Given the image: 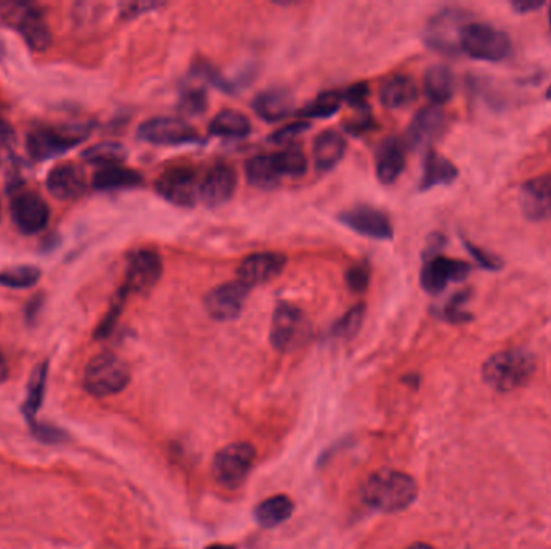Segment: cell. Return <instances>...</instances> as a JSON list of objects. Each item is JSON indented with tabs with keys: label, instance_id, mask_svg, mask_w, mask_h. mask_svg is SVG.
<instances>
[{
	"label": "cell",
	"instance_id": "cell-3",
	"mask_svg": "<svg viewBox=\"0 0 551 549\" xmlns=\"http://www.w3.org/2000/svg\"><path fill=\"white\" fill-rule=\"evenodd\" d=\"M128 364L113 353L94 356L84 371V387L97 398L112 397L128 387Z\"/></svg>",
	"mask_w": 551,
	"mask_h": 549
},
{
	"label": "cell",
	"instance_id": "cell-17",
	"mask_svg": "<svg viewBox=\"0 0 551 549\" xmlns=\"http://www.w3.org/2000/svg\"><path fill=\"white\" fill-rule=\"evenodd\" d=\"M303 331V313L292 303L276 305L271 321L270 342L274 350L287 353L292 350Z\"/></svg>",
	"mask_w": 551,
	"mask_h": 549
},
{
	"label": "cell",
	"instance_id": "cell-28",
	"mask_svg": "<svg viewBox=\"0 0 551 549\" xmlns=\"http://www.w3.org/2000/svg\"><path fill=\"white\" fill-rule=\"evenodd\" d=\"M245 176L252 186L258 189H273L281 182L282 176L273 155H257L245 163Z\"/></svg>",
	"mask_w": 551,
	"mask_h": 549
},
{
	"label": "cell",
	"instance_id": "cell-14",
	"mask_svg": "<svg viewBox=\"0 0 551 549\" xmlns=\"http://www.w3.org/2000/svg\"><path fill=\"white\" fill-rule=\"evenodd\" d=\"M339 221L348 229H352L360 236L369 237V239L389 240L394 236V228H392L389 216L384 211L376 210L373 207L361 205V207L342 211Z\"/></svg>",
	"mask_w": 551,
	"mask_h": 549
},
{
	"label": "cell",
	"instance_id": "cell-16",
	"mask_svg": "<svg viewBox=\"0 0 551 549\" xmlns=\"http://www.w3.org/2000/svg\"><path fill=\"white\" fill-rule=\"evenodd\" d=\"M287 256L278 252H258L245 256L237 268V281L247 285L249 289L255 285L266 284L284 271Z\"/></svg>",
	"mask_w": 551,
	"mask_h": 549
},
{
	"label": "cell",
	"instance_id": "cell-11",
	"mask_svg": "<svg viewBox=\"0 0 551 549\" xmlns=\"http://www.w3.org/2000/svg\"><path fill=\"white\" fill-rule=\"evenodd\" d=\"M155 189L166 202L176 207L191 208L199 199V181L191 168H171L157 179Z\"/></svg>",
	"mask_w": 551,
	"mask_h": 549
},
{
	"label": "cell",
	"instance_id": "cell-43",
	"mask_svg": "<svg viewBox=\"0 0 551 549\" xmlns=\"http://www.w3.org/2000/svg\"><path fill=\"white\" fill-rule=\"evenodd\" d=\"M368 94V84L360 83L348 87L347 91L342 94V99L347 100L348 104L352 105V107H366Z\"/></svg>",
	"mask_w": 551,
	"mask_h": 549
},
{
	"label": "cell",
	"instance_id": "cell-39",
	"mask_svg": "<svg viewBox=\"0 0 551 549\" xmlns=\"http://www.w3.org/2000/svg\"><path fill=\"white\" fill-rule=\"evenodd\" d=\"M126 297H128V290L125 287H121L118 290V294L113 298L112 306L108 310L107 316H105L104 321L100 322L99 329H97L96 337L97 339H102V337H107L110 332H112L113 327H115L116 321L120 318L121 310H123V305H125Z\"/></svg>",
	"mask_w": 551,
	"mask_h": 549
},
{
	"label": "cell",
	"instance_id": "cell-25",
	"mask_svg": "<svg viewBox=\"0 0 551 549\" xmlns=\"http://www.w3.org/2000/svg\"><path fill=\"white\" fill-rule=\"evenodd\" d=\"M381 104L390 110H398L413 104L418 99V86L410 76L397 75L386 79L379 91Z\"/></svg>",
	"mask_w": 551,
	"mask_h": 549
},
{
	"label": "cell",
	"instance_id": "cell-26",
	"mask_svg": "<svg viewBox=\"0 0 551 549\" xmlns=\"http://www.w3.org/2000/svg\"><path fill=\"white\" fill-rule=\"evenodd\" d=\"M142 182H144V178L141 173L120 165L104 166L92 178L94 189L102 190V192L136 189V187L142 186Z\"/></svg>",
	"mask_w": 551,
	"mask_h": 549
},
{
	"label": "cell",
	"instance_id": "cell-15",
	"mask_svg": "<svg viewBox=\"0 0 551 549\" xmlns=\"http://www.w3.org/2000/svg\"><path fill=\"white\" fill-rule=\"evenodd\" d=\"M469 265L464 261L450 260L445 256H432L424 263L421 285L427 294L439 295L450 282L464 281L469 274Z\"/></svg>",
	"mask_w": 551,
	"mask_h": 549
},
{
	"label": "cell",
	"instance_id": "cell-27",
	"mask_svg": "<svg viewBox=\"0 0 551 549\" xmlns=\"http://www.w3.org/2000/svg\"><path fill=\"white\" fill-rule=\"evenodd\" d=\"M424 91L434 105L447 104L455 94V78L450 68L434 65L424 75Z\"/></svg>",
	"mask_w": 551,
	"mask_h": 549
},
{
	"label": "cell",
	"instance_id": "cell-22",
	"mask_svg": "<svg viewBox=\"0 0 551 549\" xmlns=\"http://www.w3.org/2000/svg\"><path fill=\"white\" fill-rule=\"evenodd\" d=\"M405 147L397 137H387L376 150V176L382 184H392L405 170Z\"/></svg>",
	"mask_w": 551,
	"mask_h": 549
},
{
	"label": "cell",
	"instance_id": "cell-36",
	"mask_svg": "<svg viewBox=\"0 0 551 549\" xmlns=\"http://www.w3.org/2000/svg\"><path fill=\"white\" fill-rule=\"evenodd\" d=\"M342 94L336 91L323 92L315 100H311L307 107L297 112L302 118H329L339 112Z\"/></svg>",
	"mask_w": 551,
	"mask_h": 549
},
{
	"label": "cell",
	"instance_id": "cell-4",
	"mask_svg": "<svg viewBox=\"0 0 551 549\" xmlns=\"http://www.w3.org/2000/svg\"><path fill=\"white\" fill-rule=\"evenodd\" d=\"M460 50L474 60L502 62L510 57L511 39L500 29L484 23H468L461 33Z\"/></svg>",
	"mask_w": 551,
	"mask_h": 549
},
{
	"label": "cell",
	"instance_id": "cell-34",
	"mask_svg": "<svg viewBox=\"0 0 551 549\" xmlns=\"http://www.w3.org/2000/svg\"><path fill=\"white\" fill-rule=\"evenodd\" d=\"M47 382V363L39 364L34 369L33 376L29 380L28 397L23 403V413L26 414L29 421H33L34 416L39 411L42 400H44V392H46Z\"/></svg>",
	"mask_w": 551,
	"mask_h": 549
},
{
	"label": "cell",
	"instance_id": "cell-51",
	"mask_svg": "<svg viewBox=\"0 0 551 549\" xmlns=\"http://www.w3.org/2000/svg\"><path fill=\"white\" fill-rule=\"evenodd\" d=\"M205 549H236L234 546H228V545H212L207 546Z\"/></svg>",
	"mask_w": 551,
	"mask_h": 549
},
{
	"label": "cell",
	"instance_id": "cell-44",
	"mask_svg": "<svg viewBox=\"0 0 551 549\" xmlns=\"http://www.w3.org/2000/svg\"><path fill=\"white\" fill-rule=\"evenodd\" d=\"M34 434H36V437L44 440V442H60V440H63V437H65L62 430H57L49 426L34 427Z\"/></svg>",
	"mask_w": 551,
	"mask_h": 549
},
{
	"label": "cell",
	"instance_id": "cell-18",
	"mask_svg": "<svg viewBox=\"0 0 551 549\" xmlns=\"http://www.w3.org/2000/svg\"><path fill=\"white\" fill-rule=\"evenodd\" d=\"M237 174L232 166L216 163L199 182V199L207 207H221L236 192Z\"/></svg>",
	"mask_w": 551,
	"mask_h": 549
},
{
	"label": "cell",
	"instance_id": "cell-6",
	"mask_svg": "<svg viewBox=\"0 0 551 549\" xmlns=\"http://www.w3.org/2000/svg\"><path fill=\"white\" fill-rule=\"evenodd\" d=\"M255 458H257V451L250 443H231L224 446L213 459V477L221 487H241L255 463Z\"/></svg>",
	"mask_w": 551,
	"mask_h": 549
},
{
	"label": "cell",
	"instance_id": "cell-20",
	"mask_svg": "<svg viewBox=\"0 0 551 549\" xmlns=\"http://www.w3.org/2000/svg\"><path fill=\"white\" fill-rule=\"evenodd\" d=\"M50 195L62 202L78 199L87 187L86 174L73 163L55 166L46 181Z\"/></svg>",
	"mask_w": 551,
	"mask_h": 549
},
{
	"label": "cell",
	"instance_id": "cell-12",
	"mask_svg": "<svg viewBox=\"0 0 551 549\" xmlns=\"http://www.w3.org/2000/svg\"><path fill=\"white\" fill-rule=\"evenodd\" d=\"M10 215L13 223L26 236L38 234L49 223L50 210L46 200L33 190H25L13 195L10 202Z\"/></svg>",
	"mask_w": 551,
	"mask_h": 549
},
{
	"label": "cell",
	"instance_id": "cell-13",
	"mask_svg": "<svg viewBox=\"0 0 551 549\" xmlns=\"http://www.w3.org/2000/svg\"><path fill=\"white\" fill-rule=\"evenodd\" d=\"M249 292V287L241 281L220 284L205 297V310L216 321H234L241 316Z\"/></svg>",
	"mask_w": 551,
	"mask_h": 549
},
{
	"label": "cell",
	"instance_id": "cell-24",
	"mask_svg": "<svg viewBox=\"0 0 551 549\" xmlns=\"http://www.w3.org/2000/svg\"><path fill=\"white\" fill-rule=\"evenodd\" d=\"M347 150L345 137L336 129H326L316 136L313 144V160L319 171H331L339 165Z\"/></svg>",
	"mask_w": 551,
	"mask_h": 549
},
{
	"label": "cell",
	"instance_id": "cell-23",
	"mask_svg": "<svg viewBox=\"0 0 551 549\" xmlns=\"http://www.w3.org/2000/svg\"><path fill=\"white\" fill-rule=\"evenodd\" d=\"M294 97L286 89L273 87L263 91L253 99V112L268 123L284 120L294 112Z\"/></svg>",
	"mask_w": 551,
	"mask_h": 549
},
{
	"label": "cell",
	"instance_id": "cell-8",
	"mask_svg": "<svg viewBox=\"0 0 551 549\" xmlns=\"http://www.w3.org/2000/svg\"><path fill=\"white\" fill-rule=\"evenodd\" d=\"M466 25L468 23H464V13L460 10H440L427 23L424 41L440 54H456L460 50L461 33Z\"/></svg>",
	"mask_w": 551,
	"mask_h": 549
},
{
	"label": "cell",
	"instance_id": "cell-31",
	"mask_svg": "<svg viewBox=\"0 0 551 549\" xmlns=\"http://www.w3.org/2000/svg\"><path fill=\"white\" fill-rule=\"evenodd\" d=\"M292 512H294V503L289 496L276 495L261 501L255 508L253 516L261 527L273 529V527L284 524L292 516Z\"/></svg>",
	"mask_w": 551,
	"mask_h": 549
},
{
	"label": "cell",
	"instance_id": "cell-49",
	"mask_svg": "<svg viewBox=\"0 0 551 549\" xmlns=\"http://www.w3.org/2000/svg\"><path fill=\"white\" fill-rule=\"evenodd\" d=\"M7 377H9V366H7L4 355L0 353V384H4Z\"/></svg>",
	"mask_w": 551,
	"mask_h": 549
},
{
	"label": "cell",
	"instance_id": "cell-30",
	"mask_svg": "<svg viewBox=\"0 0 551 549\" xmlns=\"http://www.w3.org/2000/svg\"><path fill=\"white\" fill-rule=\"evenodd\" d=\"M458 170L452 161L447 160L444 155L432 152L427 153L424 160V174L421 179V190H429L432 187L445 186L455 181Z\"/></svg>",
	"mask_w": 551,
	"mask_h": 549
},
{
	"label": "cell",
	"instance_id": "cell-32",
	"mask_svg": "<svg viewBox=\"0 0 551 549\" xmlns=\"http://www.w3.org/2000/svg\"><path fill=\"white\" fill-rule=\"evenodd\" d=\"M128 150L125 145L118 142H100V144L91 145L89 149L84 150L83 158L91 165L113 166L120 165L121 161L126 160Z\"/></svg>",
	"mask_w": 551,
	"mask_h": 549
},
{
	"label": "cell",
	"instance_id": "cell-5",
	"mask_svg": "<svg viewBox=\"0 0 551 549\" xmlns=\"http://www.w3.org/2000/svg\"><path fill=\"white\" fill-rule=\"evenodd\" d=\"M7 25L17 29L23 36L29 49L34 52H44L52 44V33L46 18L41 10L33 4H12L7 5L0 12Z\"/></svg>",
	"mask_w": 551,
	"mask_h": 549
},
{
	"label": "cell",
	"instance_id": "cell-38",
	"mask_svg": "<svg viewBox=\"0 0 551 549\" xmlns=\"http://www.w3.org/2000/svg\"><path fill=\"white\" fill-rule=\"evenodd\" d=\"M207 105V94L200 87H187L179 100V110L184 115H200L207 110Z\"/></svg>",
	"mask_w": 551,
	"mask_h": 549
},
{
	"label": "cell",
	"instance_id": "cell-46",
	"mask_svg": "<svg viewBox=\"0 0 551 549\" xmlns=\"http://www.w3.org/2000/svg\"><path fill=\"white\" fill-rule=\"evenodd\" d=\"M42 303H44V298H42V295H39V297L36 295V297L28 303L25 310L26 321L34 322L38 319V313L42 310Z\"/></svg>",
	"mask_w": 551,
	"mask_h": 549
},
{
	"label": "cell",
	"instance_id": "cell-41",
	"mask_svg": "<svg viewBox=\"0 0 551 549\" xmlns=\"http://www.w3.org/2000/svg\"><path fill=\"white\" fill-rule=\"evenodd\" d=\"M345 279H347L348 287H350V290L355 292V294L365 292L369 282L368 266H366L365 263L353 266V268L348 269L347 277H345Z\"/></svg>",
	"mask_w": 551,
	"mask_h": 549
},
{
	"label": "cell",
	"instance_id": "cell-45",
	"mask_svg": "<svg viewBox=\"0 0 551 549\" xmlns=\"http://www.w3.org/2000/svg\"><path fill=\"white\" fill-rule=\"evenodd\" d=\"M468 250L471 252V255L476 258L479 263H481L484 268L487 269H498L500 268V263H497V261L493 260V258H490L487 253L481 252L479 248L473 247V245L468 244Z\"/></svg>",
	"mask_w": 551,
	"mask_h": 549
},
{
	"label": "cell",
	"instance_id": "cell-50",
	"mask_svg": "<svg viewBox=\"0 0 551 549\" xmlns=\"http://www.w3.org/2000/svg\"><path fill=\"white\" fill-rule=\"evenodd\" d=\"M406 549H435L431 545H426V543H415V545L408 546Z\"/></svg>",
	"mask_w": 551,
	"mask_h": 549
},
{
	"label": "cell",
	"instance_id": "cell-53",
	"mask_svg": "<svg viewBox=\"0 0 551 549\" xmlns=\"http://www.w3.org/2000/svg\"><path fill=\"white\" fill-rule=\"evenodd\" d=\"M548 18H550V25H551V7H550V13H548Z\"/></svg>",
	"mask_w": 551,
	"mask_h": 549
},
{
	"label": "cell",
	"instance_id": "cell-35",
	"mask_svg": "<svg viewBox=\"0 0 551 549\" xmlns=\"http://www.w3.org/2000/svg\"><path fill=\"white\" fill-rule=\"evenodd\" d=\"M41 279V269L38 266H13L0 271V285L9 289H29L38 284Z\"/></svg>",
	"mask_w": 551,
	"mask_h": 549
},
{
	"label": "cell",
	"instance_id": "cell-42",
	"mask_svg": "<svg viewBox=\"0 0 551 549\" xmlns=\"http://www.w3.org/2000/svg\"><path fill=\"white\" fill-rule=\"evenodd\" d=\"M468 300V294H456L452 302L447 303L444 310V316L450 322L468 321L469 314L464 311V302Z\"/></svg>",
	"mask_w": 551,
	"mask_h": 549
},
{
	"label": "cell",
	"instance_id": "cell-1",
	"mask_svg": "<svg viewBox=\"0 0 551 549\" xmlns=\"http://www.w3.org/2000/svg\"><path fill=\"white\" fill-rule=\"evenodd\" d=\"M418 496V483L405 472L381 469L369 475L361 487V498L381 512H400L410 508Z\"/></svg>",
	"mask_w": 551,
	"mask_h": 549
},
{
	"label": "cell",
	"instance_id": "cell-29",
	"mask_svg": "<svg viewBox=\"0 0 551 549\" xmlns=\"http://www.w3.org/2000/svg\"><path fill=\"white\" fill-rule=\"evenodd\" d=\"M208 129L213 136L226 137V139H242L252 131V124L244 113L237 110H221L208 124Z\"/></svg>",
	"mask_w": 551,
	"mask_h": 549
},
{
	"label": "cell",
	"instance_id": "cell-52",
	"mask_svg": "<svg viewBox=\"0 0 551 549\" xmlns=\"http://www.w3.org/2000/svg\"><path fill=\"white\" fill-rule=\"evenodd\" d=\"M547 99H551V86L548 87V91H547Z\"/></svg>",
	"mask_w": 551,
	"mask_h": 549
},
{
	"label": "cell",
	"instance_id": "cell-10",
	"mask_svg": "<svg viewBox=\"0 0 551 549\" xmlns=\"http://www.w3.org/2000/svg\"><path fill=\"white\" fill-rule=\"evenodd\" d=\"M162 273L163 263L160 255L149 248H141L129 255L123 287L128 290V294H145L157 285Z\"/></svg>",
	"mask_w": 551,
	"mask_h": 549
},
{
	"label": "cell",
	"instance_id": "cell-7",
	"mask_svg": "<svg viewBox=\"0 0 551 549\" xmlns=\"http://www.w3.org/2000/svg\"><path fill=\"white\" fill-rule=\"evenodd\" d=\"M91 134L89 126H78V128L65 129H36L29 133L26 149L29 157L36 161H46L58 157L76 145L86 141Z\"/></svg>",
	"mask_w": 551,
	"mask_h": 549
},
{
	"label": "cell",
	"instance_id": "cell-21",
	"mask_svg": "<svg viewBox=\"0 0 551 549\" xmlns=\"http://www.w3.org/2000/svg\"><path fill=\"white\" fill-rule=\"evenodd\" d=\"M445 113L437 105H429L416 113L408 128V144L413 149H421L424 145L434 141L444 131Z\"/></svg>",
	"mask_w": 551,
	"mask_h": 549
},
{
	"label": "cell",
	"instance_id": "cell-48",
	"mask_svg": "<svg viewBox=\"0 0 551 549\" xmlns=\"http://www.w3.org/2000/svg\"><path fill=\"white\" fill-rule=\"evenodd\" d=\"M540 5L539 2H518V4H514V9L519 10L521 13L529 12V10H535L539 9Z\"/></svg>",
	"mask_w": 551,
	"mask_h": 549
},
{
	"label": "cell",
	"instance_id": "cell-33",
	"mask_svg": "<svg viewBox=\"0 0 551 549\" xmlns=\"http://www.w3.org/2000/svg\"><path fill=\"white\" fill-rule=\"evenodd\" d=\"M276 165L282 178H300L307 173L308 160L297 145H290L282 152L274 153Z\"/></svg>",
	"mask_w": 551,
	"mask_h": 549
},
{
	"label": "cell",
	"instance_id": "cell-19",
	"mask_svg": "<svg viewBox=\"0 0 551 549\" xmlns=\"http://www.w3.org/2000/svg\"><path fill=\"white\" fill-rule=\"evenodd\" d=\"M519 207L522 215L531 221H547L551 218V174H543L522 184Z\"/></svg>",
	"mask_w": 551,
	"mask_h": 549
},
{
	"label": "cell",
	"instance_id": "cell-40",
	"mask_svg": "<svg viewBox=\"0 0 551 549\" xmlns=\"http://www.w3.org/2000/svg\"><path fill=\"white\" fill-rule=\"evenodd\" d=\"M307 129H310V123H307V121H295V123L287 124L284 128L278 129L276 133L271 134L270 141L273 144H287V142L294 141L295 137L305 133Z\"/></svg>",
	"mask_w": 551,
	"mask_h": 549
},
{
	"label": "cell",
	"instance_id": "cell-37",
	"mask_svg": "<svg viewBox=\"0 0 551 549\" xmlns=\"http://www.w3.org/2000/svg\"><path fill=\"white\" fill-rule=\"evenodd\" d=\"M366 306L363 303L352 306L332 327V335L337 339H352L360 331L365 321Z\"/></svg>",
	"mask_w": 551,
	"mask_h": 549
},
{
	"label": "cell",
	"instance_id": "cell-2",
	"mask_svg": "<svg viewBox=\"0 0 551 549\" xmlns=\"http://www.w3.org/2000/svg\"><path fill=\"white\" fill-rule=\"evenodd\" d=\"M535 372V358L521 348L498 351L482 366V379L497 392L508 393L521 389Z\"/></svg>",
	"mask_w": 551,
	"mask_h": 549
},
{
	"label": "cell",
	"instance_id": "cell-9",
	"mask_svg": "<svg viewBox=\"0 0 551 549\" xmlns=\"http://www.w3.org/2000/svg\"><path fill=\"white\" fill-rule=\"evenodd\" d=\"M137 137L147 144L184 145L199 141V133L183 118L157 116L137 128Z\"/></svg>",
	"mask_w": 551,
	"mask_h": 549
},
{
	"label": "cell",
	"instance_id": "cell-47",
	"mask_svg": "<svg viewBox=\"0 0 551 549\" xmlns=\"http://www.w3.org/2000/svg\"><path fill=\"white\" fill-rule=\"evenodd\" d=\"M13 141H15V133L12 126L4 118H0V144L10 145Z\"/></svg>",
	"mask_w": 551,
	"mask_h": 549
}]
</instances>
